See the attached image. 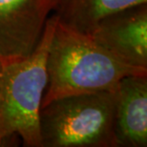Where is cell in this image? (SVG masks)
I'll use <instances>...</instances> for the list:
<instances>
[{"mask_svg": "<svg viewBox=\"0 0 147 147\" xmlns=\"http://www.w3.org/2000/svg\"><path fill=\"white\" fill-rule=\"evenodd\" d=\"M57 18L48 17L30 55L0 67V146L14 137L26 147H41L39 112L47 85V57Z\"/></svg>", "mask_w": 147, "mask_h": 147, "instance_id": "obj_2", "label": "cell"}, {"mask_svg": "<svg viewBox=\"0 0 147 147\" xmlns=\"http://www.w3.org/2000/svg\"><path fill=\"white\" fill-rule=\"evenodd\" d=\"M0 67H1V62H0Z\"/></svg>", "mask_w": 147, "mask_h": 147, "instance_id": "obj_9", "label": "cell"}, {"mask_svg": "<svg viewBox=\"0 0 147 147\" xmlns=\"http://www.w3.org/2000/svg\"><path fill=\"white\" fill-rule=\"evenodd\" d=\"M115 136L117 145H147V75L128 76L116 89Z\"/></svg>", "mask_w": 147, "mask_h": 147, "instance_id": "obj_6", "label": "cell"}, {"mask_svg": "<svg viewBox=\"0 0 147 147\" xmlns=\"http://www.w3.org/2000/svg\"><path fill=\"white\" fill-rule=\"evenodd\" d=\"M47 1H48L49 5L51 6L52 10H54L55 7V6H57V4L58 3V1H59V0H47Z\"/></svg>", "mask_w": 147, "mask_h": 147, "instance_id": "obj_8", "label": "cell"}, {"mask_svg": "<svg viewBox=\"0 0 147 147\" xmlns=\"http://www.w3.org/2000/svg\"><path fill=\"white\" fill-rule=\"evenodd\" d=\"M145 75L146 68L122 62L90 34L57 20L47 57V85L41 106L65 96L114 91L125 76Z\"/></svg>", "mask_w": 147, "mask_h": 147, "instance_id": "obj_1", "label": "cell"}, {"mask_svg": "<svg viewBox=\"0 0 147 147\" xmlns=\"http://www.w3.org/2000/svg\"><path fill=\"white\" fill-rule=\"evenodd\" d=\"M146 3L147 0H59L54 10L59 23L90 34L105 17Z\"/></svg>", "mask_w": 147, "mask_h": 147, "instance_id": "obj_7", "label": "cell"}, {"mask_svg": "<svg viewBox=\"0 0 147 147\" xmlns=\"http://www.w3.org/2000/svg\"><path fill=\"white\" fill-rule=\"evenodd\" d=\"M90 36L120 61L147 69L146 4L105 17Z\"/></svg>", "mask_w": 147, "mask_h": 147, "instance_id": "obj_5", "label": "cell"}, {"mask_svg": "<svg viewBox=\"0 0 147 147\" xmlns=\"http://www.w3.org/2000/svg\"><path fill=\"white\" fill-rule=\"evenodd\" d=\"M51 11L47 0H0V62L34 52Z\"/></svg>", "mask_w": 147, "mask_h": 147, "instance_id": "obj_4", "label": "cell"}, {"mask_svg": "<svg viewBox=\"0 0 147 147\" xmlns=\"http://www.w3.org/2000/svg\"><path fill=\"white\" fill-rule=\"evenodd\" d=\"M116 90L55 98L40 108L41 147H115Z\"/></svg>", "mask_w": 147, "mask_h": 147, "instance_id": "obj_3", "label": "cell"}]
</instances>
